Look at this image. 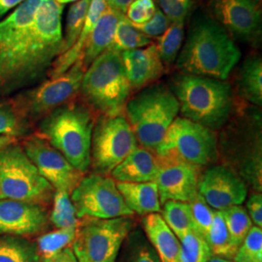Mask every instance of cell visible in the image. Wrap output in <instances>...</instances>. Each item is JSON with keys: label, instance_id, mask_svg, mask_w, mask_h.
<instances>
[{"label": "cell", "instance_id": "6da1fadb", "mask_svg": "<svg viewBox=\"0 0 262 262\" xmlns=\"http://www.w3.org/2000/svg\"><path fill=\"white\" fill-rule=\"evenodd\" d=\"M63 5L43 0L28 31L0 56V96L35 84L47 73L62 49Z\"/></svg>", "mask_w": 262, "mask_h": 262}, {"label": "cell", "instance_id": "7a4b0ae2", "mask_svg": "<svg viewBox=\"0 0 262 262\" xmlns=\"http://www.w3.org/2000/svg\"><path fill=\"white\" fill-rule=\"evenodd\" d=\"M241 58V51L225 28L212 19H202L189 32L176 59L182 74L224 81Z\"/></svg>", "mask_w": 262, "mask_h": 262}, {"label": "cell", "instance_id": "3957f363", "mask_svg": "<svg viewBox=\"0 0 262 262\" xmlns=\"http://www.w3.org/2000/svg\"><path fill=\"white\" fill-rule=\"evenodd\" d=\"M93 114L78 103L64 104L48 114L40 122V134L69 163L84 174L91 166Z\"/></svg>", "mask_w": 262, "mask_h": 262}, {"label": "cell", "instance_id": "277c9868", "mask_svg": "<svg viewBox=\"0 0 262 262\" xmlns=\"http://www.w3.org/2000/svg\"><path fill=\"white\" fill-rule=\"evenodd\" d=\"M174 95L183 118L207 128L217 129L227 122L232 109V91L224 81L181 74L174 80Z\"/></svg>", "mask_w": 262, "mask_h": 262}, {"label": "cell", "instance_id": "5b68a950", "mask_svg": "<svg viewBox=\"0 0 262 262\" xmlns=\"http://www.w3.org/2000/svg\"><path fill=\"white\" fill-rule=\"evenodd\" d=\"M124 110L138 144L156 154L169 126L177 118L180 106L171 90L155 84L127 101Z\"/></svg>", "mask_w": 262, "mask_h": 262}, {"label": "cell", "instance_id": "8992f818", "mask_svg": "<svg viewBox=\"0 0 262 262\" xmlns=\"http://www.w3.org/2000/svg\"><path fill=\"white\" fill-rule=\"evenodd\" d=\"M84 99L105 117L122 115L131 88L121 53L108 49L86 68L81 84Z\"/></svg>", "mask_w": 262, "mask_h": 262}, {"label": "cell", "instance_id": "52a82bcc", "mask_svg": "<svg viewBox=\"0 0 262 262\" xmlns=\"http://www.w3.org/2000/svg\"><path fill=\"white\" fill-rule=\"evenodd\" d=\"M55 191L20 146L12 143L0 150V199L45 206Z\"/></svg>", "mask_w": 262, "mask_h": 262}, {"label": "cell", "instance_id": "ba28073f", "mask_svg": "<svg viewBox=\"0 0 262 262\" xmlns=\"http://www.w3.org/2000/svg\"><path fill=\"white\" fill-rule=\"evenodd\" d=\"M131 216L84 217L78 223L72 249L78 262H116L122 245L134 229Z\"/></svg>", "mask_w": 262, "mask_h": 262}, {"label": "cell", "instance_id": "9c48e42d", "mask_svg": "<svg viewBox=\"0 0 262 262\" xmlns=\"http://www.w3.org/2000/svg\"><path fill=\"white\" fill-rule=\"evenodd\" d=\"M173 155L194 167H203L217 158L216 138L210 128L186 118H176L156 151Z\"/></svg>", "mask_w": 262, "mask_h": 262}, {"label": "cell", "instance_id": "30bf717a", "mask_svg": "<svg viewBox=\"0 0 262 262\" xmlns=\"http://www.w3.org/2000/svg\"><path fill=\"white\" fill-rule=\"evenodd\" d=\"M138 146L130 124L122 116H103L94 125L91 165L95 174L108 176Z\"/></svg>", "mask_w": 262, "mask_h": 262}, {"label": "cell", "instance_id": "8fae6325", "mask_svg": "<svg viewBox=\"0 0 262 262\" xmlns=\"http://www.w3.org/2000/svg\"><path fill=\"white\" fill-rule=\"evenodd\" d=\"M84 71L80 59L66 73L50 78L37 88L19 95L14 106L28 120L46 117L56 108L67 103L81 91Z\"/></svg>", "mask_w": 262, "mask_h": 262}, {"label": "cell", "instance_id": "7c38bea8", "mask_svg": "<svg viewBox=\"0 0 262 262\" xmlns=\"http://www.w3.org/2000/svg\"><path fill=\"white\" fill-rule=\"evenodd\" d=\"M70 198L76 217L115 219L134 215L125 205L115 180L99 174L82 178Z\"/></svg>", "mask_w": 262, "mask_h": 262}, {"label": "cell", "instance_id": "4fadbf2b", "mask_svg": "<svg viewBox=\"0 0 262 262\" xmlns=\"http://www.w3.org/2000/svg\"><path fill=\"white\" fill-rule=\"evenodd\" d=\"M23 149L36 166L41 176L49 182L55 190L66 191L71 194L82 180V173L74 168L43 137H29L25 142Z\"/></svg>", "mask_w": 262, "mask_h": 262}, {"label": "cell", "instance_id": "5bb4252c", "mask_svg": "<svg viewBox=\"0 0 262 262\" xmlns=\"http://www.w3.org/2000/svg\"><path fill=\"white\" fill-rule=\"evenodd\" d=\"M158 159L159 169L156 184L160 204L171 200L188 203L198 193V168L170 154L158 156Z\"/></svg>", "mask_w": 262, "mask_h": 262}, {"label": "cell", "instance_id": "9a60e30c", "mask_svg": "<svg viewBox=\"0 0 262 262\" xmlns=\"http://www.w3.org/2000/svg\"><path fill=\"white\" fill-rule=\"evenodd\" d=\"M198 193L216 211L239 206L246 200L248 188L234 172L217 165L206 170L198 182Z\"/></svg>", "mask_w": 262, "mask_h": 262}, {"label": "cell", "instance_id": "2e32d148", "mask_svg": "<svg viewBox=\"0 0 262 262\" xmlns=\"http://www.w3.org/2000/svg\"><path fill=\"white\" fill-rule=\"evenodd\" d=\"M211 6L217 24L237 37L252 41L260 34L259 0H212Z\"/></svg>", "mask_w": 262, "mask_h": 262}, {"label": "cell", "instance_id": "e0dca14e", "mask_svg": "<svg viewBox=\"0 0 262 262\" xmlns=\"http://www.w3.org/2000/svg\"><path fill=\"white\" fill-rule=\"evenodd\" d=\"M46 207L23 201L0 199V235L32 236L47 230Z\"/></svg>", "mask_w": 262, "mask_h": 262}, {"label": "cell", "instance_id": "ac0fdd59", "mask_svg": "<svg viewBox=\"0 0 262 262\" xmlns=\"http://www.w3.org/2000/svg\"><path fill=\"white\" fill-rule=\"evenodd\" d=\"M122 64L131 90H140L156 82L164 74L156 44L121 53Z\"/></svg>", "mask_w": 262, "mask_h": 262}, {"label": "cell", "instance_id": "d6986e66", "mask_svg": "<svg viewBox=\"0 0 262 262\" xmlns=\"http://www.w3.org/2000/svg\"><path fill=\"white\" fill-rule=\"evenodd\" d=\"M159 169L158 156L138 145L111 174L114 180L122 183H148L156 182Z\"/></svg>", "mask_w": 262, "mask_h": 262}, {"label": "cell", "instance_id": "ffe728a7", "mask_svg": "<svg viewBox=\"0 0 262 262\" xmlns=\"http://www.w3.org/2000/svg\"><path fill=\"white\" fill-rule=\"evenodd\" d=\"M144 233L159 255L160 262H180V240L158 213L142 220Z\"/></svg>", "mask_w": 262, "mask_h": 262}, {"label": "cell", "instance_id": "44dd1931", "mask_svg": "<svg viewBox=\"0 0 262 262\" xmlns=\"http://www.w3.org/2000/svg\"><path fill=\"white\" fill-rule=\"evenodd\" d=\"M107 7L106 0H91L89 10L86 13V18L84 20V27L76 40L74 45L67 50L66 53L57 56L54 63L51 66L49 71V77L55 78L57 76L66 73V71L75 64L78 60L81 59L84 52L85 44L90 38L96 23L104 10Z\"/></svg>", "mask_w": 262, "mask_h": 262}, {"label": "cell", "instance_id": "7402d4cb", "mask_svg": "<svg viewBox=\"0 0 262 262\" xmlns=\"http://www.w3.org/2000/svg\"><path fill=\"white\" fill-rule=\"evenodd\" d=\"M43 0H26L0 21V56L9 51L35 19Z\"/></svg>", "mask_w": 262, "mask_h": 262}, {"label": "cell", "instance_id": "603a6c76", "mask_svg": "<svg viewBox=\"0 0 262 262\" xmlns=\"http://www.w3.org/2000/svg\"><path fill=\"white\" fill-rule=\"evenodd\" d=\"M121 15V13L109 6L104 10L90 35L81 57L85 70L94 62L95 58L103 54L112 45L116 28Z\"/></svg>", "mask_w": 262, "mask_h": 262}, {"label": "cell", "instance_id": "cb8c5ba5", "mask_svg": "<svg viewBox=\"0 0 262 262\" xmlns=\"http://www.w3.org/2000/svg\"><path fill=\"white\" fill-rule=\"evenodd\" d=\"M117 187L125 205L133 214L147 215L161 211L159 189L156 182L148 183H122Z\"/></svg>", "mask_w": 262, "mask_h": 262}, {"label": "cell", "instance_id": "d4e9b609", "mask_svg": "<svg viewBox=\"0 0 262 262\" xmlns=\"http://www.w3.org/2000/svg\"><path fill=\"white\" fill-rule=\"evenodd\" d=\"M0 262H41L36 243L25 237L0 235Z\"/></svg>", "mask_w": 262, "mask_h": 262}, {"label": "cell", "instance_id": "484cf974", "mask_svg": "<svg viewBox=\"0 0 262 262\" xmlns=\"http://www.w3.org/2000/svg\"><path fill=\"white\" fill-rule=\"evenodd\" d=\"M116 262H160V259L145 233L133 229L122 243Z\"/></svg>", "mask_w": 262, "mask_h": 262}, {"label": "cell", "instance_id": "4316f807", "mask_svg": "<svg viewBox=\"0 0 262 262\" xmlns=\"http://www.w3.org/2000/svg\"><path fill=\"white\" fill-rule=\"evenodd\" d=\"M239 86L244 97L255 105L262 104V62L259 56L249 57L241 69Z\"/></svg>", "mask_w": 262, "mask_h": 262}, {"label": "cell", "instance_id": "83f0119b", "mask_svg": "<svg viewBox=\"0 0 262 262\" xmlns=\"http://www.w3.org/2000/svg\"><path fill=\"white\" fill-rule=\"evenodd\" d=\"M162 219L179 240L187 232L196 230L187 202L167 201L163 204Z\"/></svg>", "mask_w": 262, "mask_h": 262}, {"label": "cell", "instance_id": "f1b7e54d", "mask_svg": "<svg viewBox=\"0 0 262 262\" xmlns=\"http://www.w3.org/2000/svg\"><path fill=\"white\" fill-rule=\"evenodd\" d=\"M150 44H152L151 39L134 28L127 18L122 14L116 28L112 45L109 49L122 53L147 47Z\"/></svg>", "mask_w": 262, "mask_h": 262}, {"label": "cell", "instance_id": "f546056e", "mask_svg": "<svg viewBox=\"0 0 262 262\" xmlns=\"http://www.w3.org/2000/svg\"><path fill=\"white\" fill-rule=\"evenodd\" d=\"M207 243L213 256L226 259H232L234 257L236 251L231 244L223 211H215L214 214L213 223L207 237Z\"/></svg>", "mask_w": 262, "mask_h": 262}, {"label": "cell", "instance_id": "4dcf8cb0", "mask_svg": "<svg viewBox=\"0 0 262 262\" xmlns=\"http://www.w3.org/2000/svg\"><path fill=\"white\" fill-rule=\"evenodd\" d=\"M185 35V21H173L156 44L163 64L171 66L177 59Z\"/></svg>", "mask_w": 262, "mask_h": 262}, {"label": "cell", "instance_id": "1f68e13d", "mask_svg": "<svg viewBox=\"0 0 262 262\" xmlns=\"http://www.w3.org/2000/svg\"><path fill=\"white\" fill-rule=\"evenodd\" d=\"M231 244L237 252L246 236L253 227V222L243 207L232 206L223 211Z\"/></svg>", "mask_w": 262, "mask_h": 262}, {"label": "cell", "instance_id": "d6a6232c", "mask_svg": "<svg viewBox=\"0 0 262 262\" xmlns=\"http://www.w3.org/2000/svg\"><path fill=\"white\" fill-rule=\"evenodd\" d=\"M90 3L91 0H79L72 4L68 10L66 16V32L62 36V49L60 55L72 47L79 37L84 27Z\"/></svg>", "mask_w": 262, "mask_h": 262}, {"label": "cell", "instance_id": "836d02e7", "mask_svg": "<svg viewBox=\"0 0 262 262\" xmlns=\"http://www.w3.org/2000/svg\"><path fill=\"white\" fill-rule=\"evenodd\" d=\"M180 244V262H207L213 256L206 239L196 230L184 235Z\"/></svg>", "mask_w": 262, "mask_h": 262}, {"label": "cell", "instance_id": "e575fe53", "mask_svg": "<svg viewBox=\"0 0 262 262\" xmlns=\"http://www.w3.org/2000/svg\"><path fill=\"white\" fill-rule=\"evenodd\" d=\"M77 227L57 228L55 231L42 235L38 238V252L41 258H47L59 253L74 242Z\"/></svg>", "mask_w": 262, "mask_h": 262}, {"label": "cell", "instance_id": "d590c367", "mask_svg": "<svg viewBox=\"0 0 262 262\" xmlns=\"http://www.w3.org/2000/svg\"><path fill=\"white\" fill-rule=\"evenodd\" d=\"M54 208L50 214V223L56 228L77 227L79 220L76 217L75 209L70 194L66 191L56 190L54 194Z\"/></svg>", "mask_w": 262, "mask_h": 262}, {"label": "cell", "instance_id": "8d00e7d4", "mask_svg": "<svg viewBox=\"0 0 262 262\" xmlns=\"http://www.w3.org/2000/svg\"><path fill=\"white\" fill-rule=\"evenodd\" d=\"M29 131L28 119H26L13 105L0 104V136L11 138L21 137Z\"/></svg>", "mask_w": 262, "mask_h": 262}, {"label": "cell", "instance_id": "74e56055", "mask_svg": "<svg viewBox=\"0 0 262 262\" xmlns=\"http://www.w3.org/2000/svg\"><path fill=\"white\" fill-rule=\"evenodd\" d=\"M232 259L234 262H262V230L260 227H252Z\"/></svg>", "mask_w": 262, "mask_h": 262}, {"label": "cell", "instance_id": "f35d334b", "mask_svg": "<svg viewBox=\"0 0 262 262\" xmlns=\"http://www.w3.org/2000/svg\"><path fill=\"white\" fill-rule=\"evenodd\" d=\"M188 205L192 215V220L195 225L197 232L202 235L207 241L210 227L213 223L215 212L209 206L206 201L199 193H197L189 202Z\"/></svg>", "mask_w": 262, "mask_h": 262}, {"label": "cell", "instance_id": "ab89813d", "mask_svg": "<svg viewBox=\"0 0 262 262\" xmlns=\"http://www.w3.org/2000/svg\"><path fill=\"white\" fill-rule=\"evenodd\" d=\"M157 11L154 0H134L125 11L124 16L132 25H143L149 21Z\"/></svg>", "mask_w": 262, "mask_h": 262}, {"label": "cell", "instance_id": "60d3db41", "mask_svg": "<svg viewBox=\"0 0 262 262\" xmlns=\"http://www.w3.org/2000/svg\"><path fill=\"white\" fill-rule=\"evenodd\" d=\"M159 9L172 23L186 20L194 0H158Z\"/></svg>", "mask_w": 262, "mask_h": 262}, {"label": "cell", "instance_id": "b9f144b4", "mask_svg": "<svg viewBox=\"0 0 262 262\" xmlns=\"http://www.w3.org/2000/svg\"><path fill=\"white\" fill-rule=\"evenodd\" d=\"M172 21L164 15L160 9H157L152 18L143 25H133L134 28L138 29L143 34L148 37H159L168 28Z\"/></svg>", "mask_w": 262, "mask_h": 262}, {"label": "cell", "instance_id": "7bdbcfd3", "mask_svg": "<svg viewBox=\"0 0 262 262\" xmlns=\"http://www.w3.org/2000/svg\"><path fill=\"white\" fill-rule=\"evenodd\" d=\"M248 214L250 215L252 222L257 227H262V195L259 192L253 193L250 195L247 201Z\"/></svg>", "mask_w": 262, "mask_h": 262}, {"label": "cell", "instance_id": "ee69618b", "mask_svg": "<svg viewBox=\"0 0 262 262\" xmlns=\"http://www.w3.org/2000/svg\"><path fill=\"white\" fill-rule=\"evenodd\" d=\"M41 262H78L72 247H67L47 258H41Z\"/></svg>", "mask_w": 262, "mask_h": 262}, {"label": "cell", "instance_id": "f6af8a7d", "mask_svg": "<svg viewBox=\"0 0 262 262\" xmlns=\"http://www.w3.org/2000/svg\"><path fill=\"white\" fill-rule=\"evenodd\" d=\"M134 0H106V3H107V6H109L110 8L124 15L127 7Z\"/></svg>", "mask_w": 262, "mask_h": 262}, {"label": "cell", "instance_id": "bcb514c9", "mask_svg": "<svg viewBox=\"0 0 262 262\" xmlns=\"http://www.w3.org/2000/svg\"><path fill=\"white\" fill-rule=\"evenodd\" d=\"M26 0H0V18H2L10 10L18 7Z\"/></svg>", "mask_w": 262, "mask_h": 262}, {"label": "cell", "instance_id": "7dc6e473", "mask_svg": "<svg viewBox=\"0 0 262 262\" xmlns=\"http://www.w3.org/2000/svg\"><path fill=\"white\" fill-rule=\"evenodd\" d=\"M15 139L11 138V137H6V136H0V150L6 146H8L10 144L14 143Z\"/></svg>", "mask_w": 262, "mask_h": 262}, {"label": "cell", "instance_id": "c3c4849f", "mask_svg": "<svg viewBox=\"0 0 262 262\" xmlns=\"http://www.w3.org/2000/svg\"><path fill=\"white\" fill-rule=\"evenodd\" d=\"M207 262H232L230 259H226L223 257H219V256H212Z\"/></svg>", "mask_w": 262, "mask_h": 262}, {"label": "cell", "instance_id": "681fc988", "mask_svg": "<svg viewBox=\"0 0 262 262\" xmlns=\"http://www.w3.org/2000/svg\"><path fill=\"white\" fill-rule=\"evenodd\" d=\"M56 2H58L59 4H66V3H70V2H76L79 0H56Z\"/></svg>", "mask_w": 262, "mask_h": 262}]
</instances>
